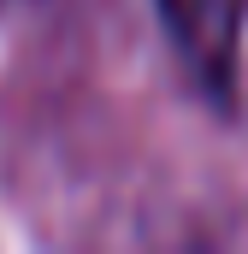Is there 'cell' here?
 Masks as SVG:
<instances>
[{
  "instance_id": "6da1fadb",
  "label": "cell",
  "mask_w": 248,
  "mask_h": 254,
  "mask_svg": "<svg viewBox=\"0 0 248 254\" xmlns=\"http://www.w3.org/2000/svg\"><path fill=\"white\" fill-rule=\"evenodd\" d=\"M172 48L184 54L189 77L225 107L237 83V54H243V12L248 0H154Z\"/></svg>"
}]
</instances>
